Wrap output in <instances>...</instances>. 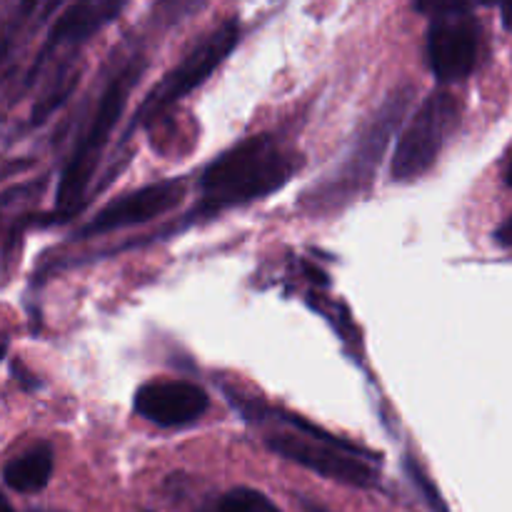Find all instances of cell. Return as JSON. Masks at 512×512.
Wrapping results in <instances>:
<instances>
[{
  "label": "cell",
  "mask_w": 512,
  "mask_h": 512,
  "mask_svg": "<svg viewBox=\"0 0 512 512\" xmlns=\"http://www.w3.org/2000/svg\"><path fill=\"white\" fill-rule=\"evenodd\" d=\"M120 10H123V5L105 3V0H85V3L70 5V8L55 20L53 30L48 33V40H45L38 60H35L33 73H38L50 50L58 48L60 43H73V40L90 38V35L98 33L100 28H105ZM33 73H30V78H33Z\"/></svg>",
  "instance_id": "cell-10"
},
{
  "label": "cell",
  "mask_w": 512,
  "mask_h": 512,
  "mask_svg": "<svg viewBox=\"0 0 512 512\" xmlns=\"http://www.w3.org/2000/svg\"><path fill=\"white\" fill-rule=\"evenodd\" d=\"M268 448L273 453L283 455L290 463H298L323 478L335 480V483L353 485V488H375L378 485V470L360 455L348 453V450L333 448V445L305 440L303 435L280 433L268 438Z\"/></svg>",
  "instance_id": "cell-6"
},
{
  "label": "cell",
  "mask_w": 512,
  "mask_h": 512,
  "mask_svg": "<svg viewBox=\"0 0 512 512\" xmlns=\"http://www.w3.org/2000/svg\"><path fill=\"white\" fill-rule=\"evenodd\" d=\"M138 75L140 70L135 68V65H130V68H125L123 73L118 75V78H113V83H110L108 90L103 93L88 133L83 135L80 145L75 148L73 158H70L68 168L63 170V178H60V185H58V205H75V200L83 198L85 185H88L90 178H93V170H95V163H98L100 150H103V145L108 143L115 125H118Z\"/></svg>",
  "instance_id": "cell-4"
},
{
  "label": "cell",
  "mask_w": 512,
  "mask_h": 512,
  "mask_svg": "<svg viewBox=\"0 0 512 512\" xmlns=\"http://www.w3.org/2000/svg\"><path fill=\"white\" fill-rule=\"evenodd\" d=\"M420 13L433 18L428 30V60L443 83L468 78L478 65L480 23L465 3H420Z\"/></svg>",
  "instance_id": "cell-2"
},
{
  "label": "cell",
  "mask_w": 512,
  "mask_h": 512,
  "mask_svg": "<svg viewBox=\"0 0 512 512\" xmlns=\"http://www.w3.org/2000/svg\"><path fill=\"white\" fill-rule=\"evenodd\" d=\"M495 238H498L500 245H508V248H512V218L505 220V223L500 225V230L495 233Z\"/></svg>",
  "instance_id": "cell-14"
},
{
  "label": "cell",
  "mask_w": 512,
  "mask_h": 512,
  "mask_svg": "<svg viewBox=\"0 0 512 512\" xmlns=\"http://www.w3.org/2000/svg\"><path fill=\"white\" fill-rule=\"evenodd\" d=\"M198 512H280L260 490L235 488L200 505Z\"/></svg>",
  "instance_id": "cell-12"
},
{
  "label": "cell",
  "mask_w": 512,
  "mask_h": 512,
  "mask_svg": "<svg viewBox=\"0 0 512 512\" xmlns=\"http://www.w3.org/2000/svg\"><path fill=\"white\" fill-rule=\"evenodd\" d=\"M505 180H508V185L512 188V158H510V163H508V170H505Z\"/></svg>",
  "instance_id": "cell-17"
},
{
  "label": "cell",
  "mask_w": 512,
  "mask_h": 512,
  "mask_svg": "<svg viewBox=\"0 0 512 512\" xmlns=\"http://www.w3.org/2000/svg\"><path fill=\"white\" fill-rule=\"evenodd\" d=\"M458 123L460 103L453 93L438 90V93L428 95V100H423V105L410 118L408 128L400 135V143L393 155V168H390L393 180L405 183V180H415L428 173Z\"/></svg>",
  "instance_id": "cell-3"
},
{
  "label": "cell",
  "mask_w": 512,
  "mask_h": 512,
  "mask_svg": "<svg viewBox=\"0 0 512 512\" xmlns=\"http://www.w3.org/2000/svg\"><path fill=\"white\" fill-rule=\"evenodd\" d=\"M185 183L178 178L160 180V183L145 185V188L135 190V193L123 195V198L113 200L105 205L85 228L75 233V238L85 240L93 235L113 233V230H123L128 225L148 223V220L160 218L168 210H173L180 200L185 198Z\"/></svg>",
  "instance_id": "cell-7"
},
{
  "label": "cell",
  "mask_w": 512,
  "mask_h": 512,
  "mask_svg": "<svg viewBox=\"0 0 512 512\" xmlns=\"http://www.w3.org/2000/svg\"><path fill=\"white\" fill-rule=\"evenodd\" d=\"M298 170L293 153L270 135H255L230 148L205 168L200 178V208L195 215H215L233 205L260 200L283 188Z\"/></svg>",
  "instance_id": "cell-1"
},
{
  "label": "cell",
  "mask_w": 512,
  "mask_h": 512,
  "mask_svg": "<svg viewBox=\"0 0 512 512\" xmlns=\"http://www.w3.org/2000/svg\"><path fill=\"white\" fill-rule=\"evenodd\" d=\"M53 475V448L48 443H38L10 460L3 470V480L8 488L18 493H38L48 485Z\"/></svg>",
  "instance_id": "cell-11"
},
{
  "label": "cell",
  "mask_w": 512,
  "mask_h": 512,
  "mask_svg": "<svg viewBox=\"0 0 512 512\" xmlns=\"http://www.w3.org/2000/svg\"><path fill=\"white\" fill-rule=\"evenodd\" d=\"M240 38V25L238 20H225L218 30L208 35L203 43L195 50H190L185 55L183 63L175 70H170L158 85L148 93L145 103L140 105L138 115H135V123H143V120L155 118L158 113H163L165 108H170L173 103H178L183 95H188L190 90H195L198 85H203V80L233 53V48L238 45Z\"/></svg>",
  "instance_id": "cell-5"
},
{
  "label": "cell",
  "mask_w": 512,
  "mask_h": 512,
  "mask_svg": "<svg viewBox=\"0 0 512 512\" xmlns=\"http://www.w3.org/2000/svg\"><path fill=\"white\" fill-rule=\"evenodd\" d=\"M413 95V90L403 88L393 95V98L385 100V105L380 108V113L373 118V125L368 128V133L360 138L358 150L348 158L345 168L340 170L338 183L328 190L325 195H320V203L323 200H335L343 198V193H358V188L363 183H368L373 178V173L378 170L380 155H383L385 145H388L390 135L398 128L400 118L405 115V108H408V100Z\"/></svg>",
  "instance_id": "cell-8"
},
{
  "label": "cell",
  "mask_w": 512,
  "mask_h": 512,
  "mask_svg": "<svg viewBox=\"0 0 512 512\" xmlns=\"http://www.w3.org/2000/svg\"><path fill=\"white\" fill-rule=\"evenodd\" d=\"M73 88H75V83H73V80H70V83L65 85L63 90H58V93L48 95V98H45L43 103H40L38 108L33 110V123H43V120L48 118V115L53 113V110L58 108V105H63V100H68V95L73 93Z\"/></svg>",
  "instance_id": "cell-13"
},
{
  "label": "cell",
  "mask_w": 512,
  "mask_h": 512,
  "mask_svg": "<svg viewBox=\"0 0 512 512\" xmlns=\"http://www.w3.org/2000/svg\"><path fill=\"white\" fill-rule=\"evenodd\" d=\"M210 400L200 385L185 380H155L140 385L133 408L140 418L160 428H180L203 418Z\"/></svg>",
  "instance_id": "cell-9"
},
{
  "label": "cell",
  "mask_w": 512,
  "mask_h": 512,
  "mask_svg": "<svg viewBox=\"0 0 512 512\" xmlns=\"http://www.w3.org/2000/svg\"><path fill=\"white\" fill-rule=\"evenodd\" d=\"M500 15H503V25L512 33V3H505L503 8H500Z\"/></svg>",
  "instance_id": "cell-15"
},
{
  "label": "cell",
  "mask_w": 512,
  "mask_h": 512,
  "mask_svg": "<svg viewBox=\"0 0 512 512\" xmlns=\"http://www.w3.org/2000/svg\"><path fill=\"white\" fill-rule=\"evenodd\" d=\"M0 512H15L13 508H10V503H8V500L3 498V493H0Z\"/></svg>",
  "instance_id": "cell-16"
}]
</instances>
